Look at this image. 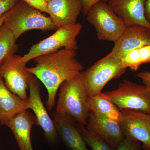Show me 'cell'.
<instances>
[{"label":"cell","instance_id":"cell-15","mask_svg":"<svg viewBox=\"0 0 150 150\" xmlns=\"http://www.w3.org/2000/svg\"><path fill=\"white\" fill-rule=\"evenodd\" d=\"M48 14L57 28L77 23L83 11L82 0H51L48 2Z\"/></svg>","mask_w":150,"mask_h":150},{"label":"cell","instance_id":"cell-23","mask_svg":"<svg viewBox=\"0 0 150 150\" xmlns=\"http://www.w3.org/2000/svg\"><path fill=\"white\" fill-rule=\"evenodd\" d=\"M33 8L48 14V2L46 0H22Z\"/></svg>","mask_w":150,"mask_h":150},{"label":"cell","instance_id":"cell-3","mask_svg":"<svg viewBox=\"0 0 150 150\" xmlns=\"http://www.w3.org/2000/svg\"><path fill=\"white\" fill-rule=\"evenodd\" d=\"M22 0L6 13L3 26L10 30L16 39L31 30H56L58 28L49 17Z\"/></svg>","mask_w":150,"mask_h":150},{"label":"cell","instance_id":"cell-21","mask_svg":"<svg viewBox=\"0 0 150 150\" xmlns=\"http://www.w3.org/2000/svg\"><path fill=\"white\" fill-rule=\"evenodd\" d=\"M78 129L86 144L92 150H115L97 135L89 131L83 124L77 122Z\"/></svg>","mask_w":150,"mask_h":150},{"label":"cell","instance_id":"cell-7","mask_svg":"<svg viewBox=\"0 0 150 150\" xmlns=\"http://www.w3.org/2000/svg\"><path fill=\"white\" fill-rule=\"evenodd\" d=\"M82 25L80 23L58 28L56 32L39 43L33 44L27 54L22 57L27 63L36 57L56 52L61 48L77 51L76 38L80 33Z\"/></svg>","mask_w":150,"mask_h":150},{"label":"cell","instance_id":"cell-14","mask_svg":"<svg viewBox=\"0 0 150 150\" xmlns=\"http://www.w3.org/2000/svg\"><path fill=\"white\" fill-rule=\"evenodd\" d=\"M146 0H108V5L128 26L141 25L150 29L145 16Z\"/></svg>","mask_w":150,"mask_h":150},{"label":"cell","instance_id":"cell-18","mask_svg":"<svg viewBox=\"0 0 150 150\" xmlns=\"http://www.w3.org/2000/svg\"><path fill=\"white\" fill-rule=\"evenodd\" d=\"M87 105L90 112L93 114L115 121L120 120L121 110L102 92L88 96Z\"/></svg>","mask_w":150,"mask_h":150},{"label":"cell","instance_id":"cell-27","mask_svg":"<svg viewBox=\"0 0 150 150\" xmlns=\"http://www.w3.org/2000/svg\"><path fill=\"white\" fill-rule=\"evenodd\" d=\"M145 16L150 24V0H146L145 6Z\"/></svg>","mask_w":150,"mask_h":150},{"label":"cell","instance_id":"cell-13","mask_svg":"<svg viewBox=\"0 0 150 150\" xmlns=\"http://www.w3.org/2000/svg\"><path fill=\"white\" fill-rule=\"evenodd\" d=\"M86 126L89 131L104 140L115 149L125 137L119 121L90 112Z\"/></svg>","mask_w":150,"mask_h":150},{"label":"cell","instance_id":"cell-25","mask_svg":"<svg viewBox=\"0 0 150 150\" xmlns=\"http://www.w3.org/2000/svg\"><path fill=\"white\" fill-rule=\"evenodd\" d=\"M104 0H82L83 3V13L84 16H86L90 9L96 3L103 1Z\"/></svg>","mask_w":150,"mask_h":150},{"label":"cell","instance_id":"cell-24","mask_svg":"<svg viewBox=\"0 0 150 150\" xmlns=\"http://www.w3.org/2000/svg\"><path fill=\"white\" fill-rule=\"evenodd\" d=\"M20 0H0V18L16 5Z\"/></svg>","mask_w":150,"mask_h":150},{"label":"cell","instance_id":"cell-16","mask_svg":"<svg viewBox=\"0 0 150 150\" xmlns=\"http://www.w3.org/2000/svg\"><path fill=\"white\" fill-rule=\"evenodd\" d=\"M37 123L35 115L25 110L11 118L4 125L13 133L19 150H33L30 135L33 126Z\"/></svg>","mask_w":150,"mask_h":150},{"label":"cell","instance_id":"cell-28","mask_svg":"<svg viewBox=\"0 0 150 150\" xmlns=\"http://www.w3.org/2000/svg\"><path fill=\"white\" fill-rule=\"evenodd\" d=\"M6 13L5 14L2 16L0 18V28L3 26L4 22L5 20L6 19Z\"/></svg>","mask_w":150,"mask_h":150},{"label":"cell","instance_id":"cell-29","mask_svg":"<svg viewBox=\"0 0 150 150\" xmlns=\"http://www.w3.org/2000/svg\"><path fill=\"white\" fill-rule=\"evenodd\" d=\"M46 1H47V2H48L49 1H51V0H46Z\"/></svg>","mask_w":150,"mask_h":150},{"label":"cell","instance_id":"cell-2","mask_svg":"<svg viewBox=\"0 0 150 150\" xmlns=\"http://www.w3.org/2000/svg\"><path fill=\"white\" fill-rule=\"evenodd\" d=\"M56 112L69 115L78 123L86 126L90 112L87 93L81 73L60 86Z\"/></svg>","mask_w":150,"mask_h":150},{"label":"cell","instance_id":"cell-26","mask_svg":"<svg viewBox=\"0 0 150 150\" xmlns=\"http://www.w3.org/2000/svg\"><path fill=\"white\" fill-rule=\"evenodd\" d=\"M137 76L142 80L144 85L150 88V72L144 71L137 74Z\"/></svg>","mask_w":150,"mask_h":150},{"label":"cell","instance_id":"cell-8","mask_svg":"<svg viewBox=\"0 0 150 150\" xmlns=\"http://www.w3.org/2000/svg\"><path fill=\"white\" fill-rule=\"evenodd\" d=\"M0 76L11 92L27 100V91L33 75L28 70L21 56L11 55L0 65Z\"/></svg>","mask_w":150,"mask_h":150},{"label":"cell","instance_id":"cell-9","mask_svg":"<svg viewBox=\"0 0 150 150\" xmlns=\"http://www.w3.org/2000/svg\"><path fill=\"white\" fill-rule=\"evenodd\" d=\"M119 123L124 137L142 142L143 149L150 150V114L138 110H121Z\"/></svg>","mask_w":150,"mask_h":150},{"label":"cell","instance_id":"cell-11","mask_svg":"<svg viewBox=\"0 0 150 150\" xmlns=\"http://www.w3.org/2000/svg\"><path fill=\"white\" fill-rule=\"evenodd\" d=\"M150 44V29L141 25L126 27L120 38L114 43L110 54L121 59L132 50Z\"/></svg>","mask_w":150,"mask_h":150},{"label":"cell","instance_id":"cell-10","mask_svg":"<svg viewBox=\"0 0 150 150\" xmlns=\"http://www.w3.org/2000/svg\"><path fill=\"white\" fill-rule=\"evenodd\" d=\"M37 78L33 76L28 85L30 95L28 99L29 109H32L37 120V125L42 128L46 139L54 143L58 139V135L54 121L48 115L44 106L40 93V84Z\"/></svg>","mask_w":150,"mask_h":150},{"label":"cell","instance_id":"cell-4","mask_svg":"<svg viewBox=\"0 0 150 150\" xmlns=\"http://www.w3.org/2000/svg\"><path fill=\"white\" fill-rule=\"evenodd\" d=\"M121 59L109 53L98 60L85 71L81 72L88 96L102 92L105 86L112 79H117L124 74Z\"/></svg>","mask_w":150,"mask_h":150},{"label":"cell","instance_id":"cell-22","mask_svg":"<svg viewBox=\"0 0 150 150\" xmlns=\"http://www.w3.org/2000/svg\"><path fill=\"white\" fill-rule=\"evenodd\" d=\"M139 142L131 138L125 137L115 150H142Z\"/></svg>","mask_w":150,"mask_h":150},{"label":"cell","instance_id":"cell-19","mask_svg":"<svg viewBox=\"0 0 150 150\" xmlns=\"http://www.w3.org/2000/svg\"><path fill=\"white\" fill-rule=\"evenodd\" d=\"M125 69L137 71L143 64H150V44L134 49L121 59Z\"/></svg>","mask_w":150,"mask_h":150},{"label":"cell","instance_id":"cell-17","mask_svg":"<svg viewBox=\"0 0 150 150\" xmlns=\"http://www.w3.org/2000/svg\"><path fill=\"white\" fill-rule=\"evenodd\" d=\"M29 109L28 100L11 92L0 76V122H6L20 112Z\"/></svg>","mask_w":150,"mask_h":150},{"label":"cell","instance_id":"cell-1","mask_svg":"<svg viewBox=\"0 0 150 150\" xmlns=\"http://www.w3.org/2000/svg\"><path fill=\"white\" fill-rule=\"evenodd\" d=\"M76 56V51L63 48L38 56L33 59L35 67L28 68L47 89L46 107L49 111L55 106L56 93L61 85L83 71V66Z\"/></svg>","mask_w":150,"mask_h":150},{"label":"cell","instance_id":"cell-12","mask_svg":"<svg viewBox=\"0 0 150 150\" xmlns=\"http://www.w3.org/2000/svg\"><path fill=\"white\" fill-rule=\"evenodd\" d=\"M52 115L58 136L69 150H88L74 118L56 111L52 112Z\"/></svg>","mask_w":150,"mask_h":150},{"label":"cell","instance_id":"cell-6","mask_svg":"<svg viewBox=\"0 0 150 150\" xmlns=\"http://www.w3.org/2000/svg\"><path fill=\"white\" fill-rule=\"evenodd\" d=\"M103 94L120 110H133L150 114V88L124 80L117 89Z\"/></svg>","mask_w":150,"mask_h":150},{"label":"cell","instance_id":"cell-20","mask_svg":"<svg viewBox=\"0 0 150 150\" xmlns=\"http://www.w3.org/2000/svg\"><path fill=\"white\" fill-rule=\"evenodd\" d=\"M16 40L10 30L3 26L0 28V65L17 51Z\"/></svg>","mask_w":150,"mask_h":150},{"label":"cell","instance_id":"cell-5","mask_svg":"<svg viewBox=\"0 0 150 150\" xmlns=\"http://www.w3.org/2000/svg\"><path fill=\"white\" fill-rule=\"evenodd\" d=\"M86 17L87 21L94 28L97 37L100 40L115 43L127 27L124 21L103 1L93 6Z\"/></svg>","mask_w":150,"mask_h":150}]
</instances>
